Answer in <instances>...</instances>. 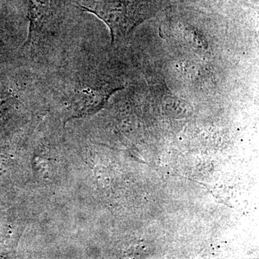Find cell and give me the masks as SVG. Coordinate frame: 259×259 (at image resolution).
Returning <instances> with one entry per match:
<instances>
[{
  "label": "cell",
  "mask_w": 259,
  "mask_h": 259,
  "mask_svg": "<svg viewBox=\"0 0 259 259\" xmlns=\"http://www.w3.org/2000/svg\"><path fill=\"white\" fill-rule=\"evenodd\" d=\"M46 94L56 97L68 120L95 113L118 88L104 79L83 44L44 73Z\"/></svg>",
  "instance_id": "2"
},
{
  "label": "cell",
  "mask_w": 259,
  "mask_h": 259,
  "mask_svg": "<svg viewBox=\"0 0 259 259\" xmlns=\"http://www.w3.org/2000/svg\"><path fill=\"white\" fill-rule=\"evenodd\" d=\"M27 18L22 64L47 72L83 44L82 18L65 0H28Z\"/></svg>",
  "instance_id": "1"
}]
</instances>
